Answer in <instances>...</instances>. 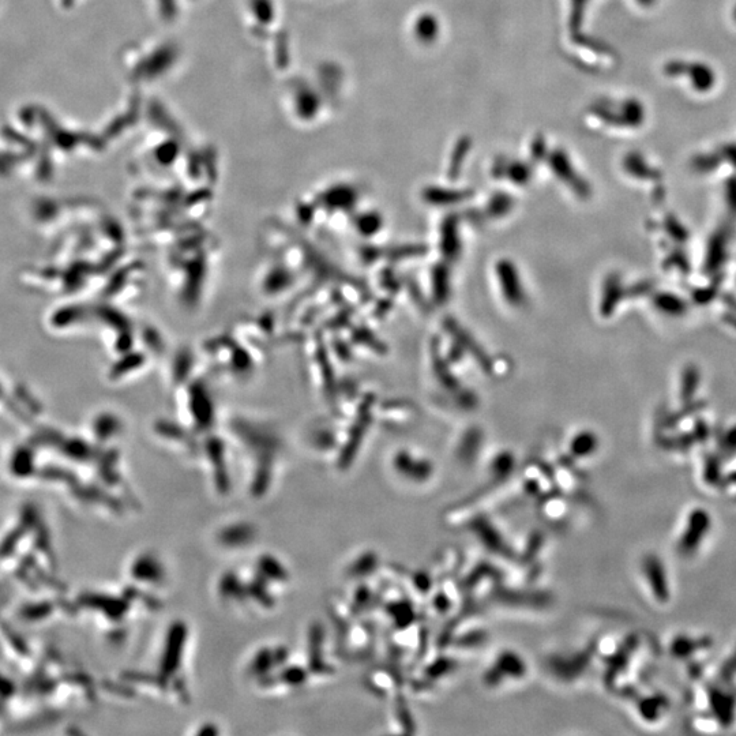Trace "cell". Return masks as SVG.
<instances>
[{
  "instance_id": "cell-5",
  "label": "cell",
  "mask_w": 736,
  "mask_h": 736,
  "mask_svg": "<svg viewBox=\"0 0 736 736\" xmlns=\"http://www.w3.org/2000/svg\"><path fill=\"white\" fill-rule=\"evenodd\" d=\"M713 642L711 637L707 636H690V634H678V636L672 637L670 644H668V652L679 660V662H686L692 664L696 660H701L702 657L708 655L712 651Z\"/></svg>"
},
{
  "instance_id": "cell-17",
  "label": "cell",
  "mask_w": 736,
  "mask_h": 736,
  "mask_svg": "<svg viewBox=\"0 0 736 736\" xmlns=\"http://www.w3.org/2000/svg\"><path fill=\"white\" fill-rule=\"evenodd\" d=\"M251 535H253V529L247 527V525H235V527L228 528L223 533V542L231 544V546H239V544L250 540Z\"/></svg>"
},
{
  "instance_id": "cell-11",
  "label": "cell",
  "mask_w": 736,
  "mask_h": 736,
  "mask_svg": "<svg viewBox=\"0 0 736 736\" xmlns=\"http://www.w3.org/2000/svg\"><path fill=\"white\" fill-rule=\"evenodd\" d=\"M431 284H433V299L437 304L448 303L450 298V272L448 265L437 264L434 266L433 273H431Z\"/></svg>"
},
{
  "instance_id": "cell-3",
  "label": "cell",
  "mask_w": 736,
  "mask_h": 736,
  "mask_svg": "<svg viewBox=\"0 0 736 736\" xmlns=\"http://www.w3.org/2000/svg\"><path fill=\"white\" fill-rule=\"evenodd\" d=\"M641 572L649 595L659 606H667L672 599L670 577L663 559L656 554H647L641 561Z\"/></svg>"
},
{
  "instance_id": "cell-8",
  "label": "cell",
  "mask_w": 736,
  "mask_h": 736,
  "mask_svg": "<svg viewBox=\"0 0 736 736\" xmlns=\"http://www.w3.org/2000/svg\"><path fill=\"white\" fill-rule=\"evenodd\" d=\"M445 322V328L450 334H452L454 340H456V345L463 348L464 352L471 354L473 358H476L484 373H491V368H493V366H491V360L488 358L486 352L483 351V348L480 347L478 341L473 339L467 330L461 328V326L457 324L456 319L449 318L446 319Z\"/></svg>"
},
{
  "instance_id": "cell-27",
  "label": "cell",
  "mask_w": 736,
  "mask_h": 736,
  "mask_svg": "<svg viewBox=\"0 0 736 736\" xmlns=\"http://www.w3.org/2000/svg\"><path fill=\"white\" fill-rule=\"evenodd\" d=\"M198 734H201V735H206V734L216 735L217 734V730H216V728H214L212 726H209V728H202V730L199 731Z\"/></svg>"
},
{
  "instance_id": "cell-9",
  "label": "cell",
  "mask_w": 736,
  "mask_h": 736,
  "mask_svg": "<svg viewBox=\"0 0 736 736\" xmlns=\"http://www.w3.org/2000/svg\"><path fill=\"white\" fill-rule=\"evenodd\" d=\"M439 250L446 262H454L460 258L463 243H461L457 217L449 216L443 220L441 232H439Z\"/></svg>"
},
{
  "instance_id": "cell-10",
  "label": "cell",
  "mask_w": 736,
  "mask_h": 736,
  "mask_svg": "<svg viewBox=\"0 0 736 736\" xmlns=\"http://www.w3.org/2000/svg\"><path fill=\"white\" fill-rule=\"evenodd\" d=\"M131 574L138 581L160 582L164 578V569L153 555L145 554L134 562Z\"/></svg>"
},
{
  "instance_id": "cell-24",
  "label": "cell",
  "mask_w": 736,
  "mask_h": 736,
  "mask_svg": "<svg viewBox=\"0 0 736 736\" xmlns=\"http://www.w3.org/2000/svg\"><path fill=\"white\" fill-rule=\"evenodd\" d=\"M720 491L726 494V497L730 498L731 501L736 502V471L731 472L730 475H724Z\"/></svg>"
},
{
  "instance_id": "cell-21",
  "label": "cell",
  "mask_w": 736,
  "mask_h": 736,
  "mask_svg": "<svg viewBox=\"0 0 736 736\" xmlns=\"http://www.w3.org/2000/svg\"><path fill=\"white\" fill-rule=\"evenodd\" d=\"M596 445V437H593L591 433H582L574 439L573 450L578 456H588L596 449Z\"/></svg>"
},
{
  "instance_id": "cell-13",
  "label": "cell",
  "mask_w": 736,
  "mask_h": 736,
  "mask_svg": "<svg viewBox=\"0 0 736 736\" xmlns=\"http://www.w3.org/2000/svg\"><path fill=\"white\" fill-rule=\"evenodd\" d=\"M690 727L698 734H717L724 728L722 722L711 712L693 713Z\"/></svg>"
},
{
  "instance_id": "cell-15",
  "label": "cell",
  "mask_w": 736,
  "mask_h": 736,
  "mask_svg": "<svg viewBox=\"0 0 736 736\" xmlns=\"http://www.w3.org/2000/svg\"><path fill=\"white\" fill-rule=\"evenodd\" d=\"M259 570H261V574H264L268 580L284 581L288 578L284 567L276 559L268 557V555L259 559Z\"/></svg>"
},
{
  "instance_id": "cell-26",
  "label": "cell",
  "mask_w": 736,
  "mask_h": 736,
  "mask_svg": "<svg viewBox=\"0 0 736 736\" xmlns=\"http://www.w3.org/2000/svg\"><path fill=\"white\" fill-rule=\"evenodd\" d=\"M657 2H659V0H636L638 6L642 7V9L649 10H651L652 7H655Z\"/></svg>"
},
{
  "instance_id": "cell-29",
  "label": "cell",
  "mask_w": 736,
  "mask_h": 736,
  "mask_svg": "<svg viewBox=\"0 0 736 736\" xmlns=\"http://www.w3.org/2000/svg\"><path fill=\"white\" fill-rule=\"evenodd\" d=\"M732 726L736 727V711H735V717H734V724H732Z\"/></svg>"
},
{
  "instance_id": "cell-28",
  "label": "cell",
  "mask_w": 736,
  "mask_h": 736,
  "mask_svg": "<svg viewBox=\"0 0 736 736\" xmlns=\"http://www.w3.org/2000/svg\"><path fill=\"white\" fill-rule=\"evenodd\" d=\"M731 18H732V21H734V24L736 25V3L734 7H732Z\"/></svg>"
},
{
  "instance_id": "cell-1",
  "label": "cell",
  "mask_w": 736,
  "mask_h": 736,
  "mask_svg": "<svg viewBox=\"0 0 736 736\" xmlns=\"http://www.w3.org/2000/svg\"><path fill=\"white\" fill-rule=\"evenodd\" d=\"M667 80L681 84L696 96H708L719 86V73L711 63L701 59L672 58L662 67Z\"/></svg>"
},
{
  "instance_id": "cell-4",
  "label": "cell",
  "mask_w": 736,
  "mask_h": 736,
  "mask_svg": "<svg viewBox=\"0 0 736 736\" xmlns=\"http://www.w3.org/2000/svg\"><path fill=\"white\" fill-rule=\"evenodd\" d=\"M495 274H497L498 285L505 302L514 309L525 306L528 296L516 264L510 259H499L498 264L495 265Z\"/></svg>"
},
{
  "instance_id": "cell-22",
  "label": "cell",
  "mask_w": 736,
  "mask_h": 736,
  "mask_svg": "<svg viewBox=\"0 0 736 736\" xmlns=\"http://www.w3.org/2000/svg\"><path fill=\"white\" fill-rule=\"evenodd\" d=\"M276 662V656H274L272 652L262 651L261 653H258L257 657H255L251 670H253L254 674H266V672H269L268 670H270Z\"/></svg>"
},
{
  "instance_id": "cell-18",
  "label": "cell",
  "mask_w": 736,
  "mask_h": 736,
  "mask_svg": "<svg viewBox=\"0 0 736 736\" xmlns=\"http://www.w3.org/2000/svg\"><path fill=\"white\" fill-rule=\"evenodd\" d=\"M513 208V201L505 195H497L494 199H491L490 205H488L487 214L494 219H501V217L509 214Z\"/></svg>"
},
{
  "instance_id": "cell-12",
  "label": "cell",
  "mask_w": 736,
  "mask_h": 736,
  "mask_svg": "<svg viewBox=\"0 0 736 736\" xmlns=\"http://www.w3.org/2000/svg\"><path fill=\"white\" fill-rule=\"evenodd\" d=\"M90 606H95L104 611L110 618L120 619L127 612V603L114 597L90 596L86 599Z\"/></svg>"
},
{
  "instance_id": "cell-20",
  "label": "cell",
  "mask_w": 736,
  "mask_h": 736,
  "mask_svg": "<svg viewBox=\"0 0 736 736\" xmlns=\"http://www.w3.org/2000/svg\"><path fill=\"white\" fill-rule=\"evenodd\" d=\"M358 227L359 231L362 232L364 236H373L378 234L383 227L382 217L377 213L366 214V216H363L362 219L359 220Z\"/></svg>"
},
{
  "instance_id": "cell-23",
  "label": "cell",
  "mask_w": 736,
  "mask_h": 736,
  "mask_svg": "<svg viewBox=\"0 0 736 736\" xmlns=\"http://www.w3.org/2000/svg\"><path fill=\"white\" fill-rule=\"evenodd\" d=\"M281 678H283L284 683H287L289 686H299L302 685L304 679H306V672H304L303 668L300 667H289L285 668V670L281 672Z\"/></svg>"
},
{
  "instance_id": "cell-7",
  "label": "cell",
  "mask_w": 736,
  "mask_h": 736,
  "mask_svg": "<svg viewBox=\"0 0 736 736\" xmlns=\"http://www.w3.org/2000/svg\"><path fill=\"white\" fill-rule=\"evenodd\" d=\"M671 709L670 698L662 692H649L637 696L636 711L642 722L656 726L666 719Z\"/></svg>"
},
{
  "instance_id": "cell-25",
  "label": "cell",
  "mask_w": 736,
  "mask_h": 736,
  "mask_svg": "<svg viewBox=\"0 0 736 736\" xmlns=\"http://www.w3.org/2000/svg\"><path fill=\"white\" fill-rule=\"evenodd\" d=\"M382 281H383V284H385V287L389 289V291L397 292V288L400 287V285H398V281L396 280V277L393 276L390 270H388V272L383 273Z\"/></svg>"
},
{
  "instance_id": "cell-6",
  "label": "cell",
  "mask_w": 736,
  "mask_h": 736,
  "mask_svg": "<svg viewBox=\"0 0 736 736\" xmlns=\"http://www.w3.org/2000/svg\"><path fill=\"white\" fill-rule=\"evenodd\" d=\"M187 641V626L183 622H176L168 630L167 640H165L163 657H161V674L163 677H172L180 664H182V656L184 645Z\"/></svg>"
},
{
  "instance_id": "cell-16",
  "label": "cell",
  "mask_w": 736,
  "mask_h": 736,
  "mask_svg": "<svg viewBox=\"0 0 736 736\" xmlns=\"http://www.w3.org/2000/svg\"><path fill=\"white\" fill-rule=\"evenodd\" d=\"M464 198V194L461 193H450L448 190H428L424 194V199L431 205L437 206H448L457 204L458 201Z\"/></svg>"
},
{
  "instance_id": "cell-14",
  "label": "cell",
  "mask_w": 736,
  "mask_h": 736,
  "mask_svg": "<svg viewBox=\"0 0 736 736\" xmlns=\"http://www.w3.org/2000/svg\"><path fill=\"white\" fill-rule=\"evenodd\" d=\"M427 253L426 246L423 244H404V246L392 247L386 251L389 259L393 261H403V259L419 258Z\"/></svg>"
},
{
  "instance_id": "cell-2",
  "label": "cell",
  "mask_w": 736,
  "mask_h": 736,
  "mask_svg": "<svg viewBox=\"0 0 736 736\" xmlns=\"http://www.w3.org/2000/svg\"><path fill=\"white\" fill-rule=\"evenodd\" d=\"M713 528V518L709 510L696 506L686 514L677 539L679 557L693 558L700 552Z\"/></svg>"
},
{
  "instance_id": "cell-19",
  "label": "cell",
  "mask_w": 736,
  "mask_h": 736,
  "mask_svg": "<svg viewBox=\"0 0 736 736\" xmlns=\"http://www.w3.org/2000/svg\"><path fill=\"white\" fill-rule=\"evenodd\" d=\"M719 681L723 685H736V647L719 668Z\"/></svg>"
}]
</instances>
